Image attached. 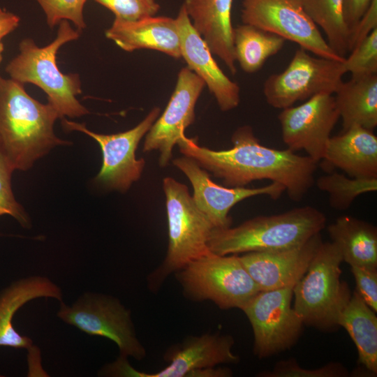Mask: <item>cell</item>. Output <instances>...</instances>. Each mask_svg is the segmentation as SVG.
<instances>
[{"instance_id": "38", "label": "cell", "mask_w": 377, "mask_h": 377, "mask_svg": "<svg viewBox=\"0 0 377 377\" xmlns=\"http://www.w3.org/2000/svg\"><path fill=\"white\" fill-rule=\"evenodd\" d=\"M232 375V372L228 368L209 367L196 370L192 372L189 376L228 377Z\"/></svg>"}, {"instance_id": "9", "label": "cell", "mask_w": 377, "mask_h": 377, "mask_svg": "<svg viewBox=\"0 0 377 377\" xmlns=\"http://www.w3.org/2000/svg\"><path fill=\"white\" fill-rule=\"evenodd\" d=\"M293 286L260 290L241 309L253 329V353L260 359L290 349L304 325L292 306Z\"/></svg>"}, {"instance_id": "36", "label": "cell", "mask_w": 377, "mask_h": 377, "mask_svg": "<svg viewBox=\"0 0 377 377\" xmlns=\"http://www.w3.org/2000/svg\"><path fill=\"white\" fill-rule=\"evenodd\" d=\"M372 0H343V10L346 22L350 31L369 7Z\"/></svg>"}, {"instance_id": "32", "label": "cell", "mask_w": 377, "mask_h": 377, "mask_svg": "<svg viewBox=\"0 0 377 377\" xmlns=\"http://www.w3.org/2000/svg\"><path fill=\"white\" fill-rule=\"evenodd\" d=\"M15 170L0 150V216L8 214L24 228L31 227L30 219L16 200L11 187V177Z\"/></svg>"}, {"instance_id": "33", "label": "cell", "mask_w": 377, "mask_h": 377, "mask_svg": "<svg viewBox=\"0 0 377 377\" xmlns=\"http://www.w3.org/2000/svg\"><path fill=\"white\" fill-rule=\"evenodd\" d=\"M110 10L114 19L137 21L155 16L160 9L156 0H93Z\"/></svg>"}, {"instance_id": "12", "label": "cell", "mask_w": 377, "mask_h": 377, "mask_svg": "<svg viewBox=\"0 0 377 377\" xmlns=\"http://www.w3.org/2000/svg\"><path fill=\"white\" fill-rule=\"evenodd\" d=\"M244 24L274 34L316 56L343 61L296 0H242Z\"/></svg>"}, {"instance_id": "24", "label": "cell", "mask_w": 377, "mask_h": 377, "mask_svg": "<svg viewBox=\"0 0 377 377\" xmlns=\"http://www.w3.org/2000/svg\"><path fill=\"white\" fill-rule=\"evenodd\" d=\"M355 290L341 311L339 327H343L353 341L358 363L372 376L377 374V317Z\"/></svg>"}, {"instance_id": "10", "label": "cell", "mask_w": 377, "mask_h": 377, "mask_svg": "<svg viewBox=\"0 0 377 377\" xmlns=\"http://www.w3.org/2000/svg\"><path fill=\"white\" fill-rule=\"evenodd\" d=\"M58 317L90 336L114 341L120 355L142 360L146 350L137 338L130 311L112 296L87 293L71 306L62 301Z\"/></svg>"}, {"instance_id": "8", "label": "cell", "mask_w": 377, "mask_h": 377, "mask_svg": "<svg viewBox=\"0 0 377 377\" xmlns=\"http://www.w3.org/2000/svg\"><path fill=\"white\" fill-rule=\"evenodd\" d=\"M342 62L314 57L300 47L286 69L264 82L267 104L282 110L318 94H334L345 74Z\"/></svg>"}, {"instance_id": "16", "label": "cell", "mask_w": 377, "mask_h": 377, "mask_svg": "<svg viewBox=\"0 0 377 377\" xmlns=\"http://www.w3.org/2000/svg\"><path fill=\"white\" fill-rule=\"evenodd\" d=\"M322 242L320 232L290 249L249 252L239 258L261 290L294 287L306 272Z\"/></svg>"}, {"instance_id": "21", "label": "cell", "mask_w": 377, "mask_h": 377, "mask_svg": "<svg viewBox=\"0 0 377 377\" xmlns=\"http://www.w3.org/2000/svg\"><path fill=\"white\" fill-rule=\"evenodd\" d=\"M105 36L127 52L150 49L175 59L182 57L177 24L169 17L152 16L132 22L114 19Z\"/></svg>"}, {"instance_id": "5", "label": "cell", "mask_w": 377, "mask_h": 377, "mask_svg": "<svg viewBox=\"0 0 377 377\" xmlns=\"http://www.w3.org/2000/svg\"><path fill=\"white\" fill-rule=\"evenodd\" d=\"M343 262L334 243L322 242L294 286L293 307L304 325L327 332L339 327V313L351 295L348 284L341 281Z\"/></svg>"}, {"instance_id": "34", "label": "cell", "mask_w": 377, "mask_h": 377, "mask_svg": "<svg viewBox=\"0 0 377 377\" xmlns=\"http://www.w3.org/2000/svg\"><path fill=\"white\" fill-rule=\"evenodd\" d=\"M356 290L364 302L377 312V268L351 266Z\"/></svg>"}, {"instance_id": "20", "label": "cell", "mask_w": 377, "mask_h": 377, "mask_svg": "<svg viewBox=\"0 0 377 377\" xmlns=\"http://www.w3.org/2000/svg\"><path fill=\"white\" fill-rule=\"evenodd\" d=\"M233 0H184L182 4L192 26L230 73L237 72L232 42Z\"/></svg>"}, {"instance_id": "6", "label": "cell", "mask_w": 377, "mask_h": 377, "mask_svg": "<svg viewBox=\"0 0 377 377\" xmlns=\"http://www.w3.org/2000/svg\"><path fill=\"white\" fill-rule=\"evenodd\" d=\"M168 223L169 244L161 267L149 276V285L159 286L170 274L210 251L207 242L214 226L196 206L186 185L168 177L163 180Z\"/></svg>"}, {"instance_id": "13", "label": "cell", "mask_w": 377, "mask_h": 377, "mask_svg": "<svg viewBox=\"0 0 377 377\" xmlns=\"http://www.w3.org/2000/svg\"><path fill=\"white\" fill-rule=\"evenodd\" d=\"M339 113L332 94H316L297 106L282 109L278 116L288 149L304 150L317 163L323 159Z\"/></svg>"}, {"instance_id": "29", "label": "cell", "mask_w": 377, "mask_h": 377, "mask_svg": "<svg viewBox=\"0 0 377 377\" xmlns=\"http://www.w3.org/2000/svg\"><path fill=\"white\" fill-rule=\"evenodd\" d=\"M350 52L342 62L345 73L353 77L377 74V28Z\"/></svg>"}, {"instance_id": "22", "label": "cell", "mask_w": 377, "mask_h": 377, "mask_svg": "<svg viewBox=\"0 0 377 377\" xmlns=\"http://www.w3.org/2000/svg\"><path fill=\"white\" fill-rule=\"evenodd\" d=\"M321 161L351 177L377 178V137L371 130L353 126L329 138Z\"/></svg>"}, {"instance_id": "23", "label": "cell", "mask_w": 377, "mask_h": 377, "mask_svg": "<svg viewBox=\"0 0 377 377\" xmlns=\"http://www.w3.org/2000/svg\"><path fill=\"white\" fill-rule=\"evenodd\" d=\"M343 131L360 126L374 131L377 126V74L351 76L334 93Z\"/></svg>"}, {"instance_id": "7", "label": "cell", "mask_w": 377, "mask_h": 377, "mask_svg": "<svg viewBox=\"0 0 377 377\" xmlns=\"http://www.w3.org/2000/svg\"><path fill=\"white\" fill-rule=\"evenodd\" d=\"M177 272L186 297L195 302L211 300L221 309H241L261 290L237 254L210 251Z\"/></svg>"}, {"instance_id": "19", "label": "cell", "mask_w": 377, "mask_h": 377, "mask_svg": "<svg viewBox=\"0 0 377 377\" xmlns=\"http://www.w3.org/2000/svg\"><path fill=\"white\" fill-rule=\"evenodd\" d=\"M234 343L232 336L218 333L189 337L166 351L164 359L169 364L163 369L154 373L135 369L133 376L185 377L201 369L236 364L239 357L232 352Z\"/></svg>"}, {"instance_id": "15", "label": "cell", "mask_w": 377, "mask_h": 377, "mask_svg": "<svg viewBox=\"0 0 377 377\" xmlns=\"http://www.w3.org/2000/svg\"><path fill=\"white\" fill-rule=\"evenodd\" d=\"M172 163L189 179L196 206L209 219L214 228L230 227L232 219L229 212L237 203L263 195L277 200L286 191L285 187L277 182L251 188L220 186L211 179L207 171L195 161L185 156L173 159Z\"/></svg>"}, {"instance_id": "17", "label": "cell", "mask_w": 377, "mask_h": 377, "mask_svg": "<svg viewBox=\"0 0 377 377\" xmlns=\"http://www.w3.org/2000/svg\"><path fill=\"white\" fill-rule=\"evenodd\" d=\"M39 297H51L61 302V290L47 278L34 276L15 281L0 292V346L27 349L29 374H31L42 372L40 350L30 338L16 331L13 319L24 304Z\"/></svg>"}, {"instance_id": "14", "label": "cell", "mask_w": 377, "mask_h": 377, "mask_svg": "<svg viewBox=\"0 0 377 377\" xmlns=\"http://www.w3.org/2000/svg\"><path fill=\"white\" fill-rule=\"evenodd\" d=\"M204 86V81L188 67L179 71L167 107L146 134L144 142L143 151H158L161 167L168 165L174 146L194 122L195 106Z\"/></svg>"}, {"instance_id": "2", "label": "cell", "mask_w": 377, "mask_h": 377, "mask_svg": "<svg viewBox=\"0 0 377 377\" xmlns=\"http://www.w3.org/2000/svg\"><path fill=\"white\" fill-rule=\"evenodd\" d=\"M58 118L51 105L29 96L23 84L0 79V150L15 170L27 171L54 147L71 145L54 133Z\"/></svg>"}, {"instance_id": "31", "label": "cell", "mask_w": 377, "mask_h": 377, "mask_svg": "<svg viewBox=\"0 0 377 377\" xmlns=\"http://www.w3.org/2000/svg\"><path fill=\"white\" fill-rule=\"evenodd\" d=\"M43 9L47 25L54 27L62 20L71 21L81 31L86 27L83 9L87 0H36Z\"/></svg>"}, {"instance_id": "18", "label": "cell", "mask_w": 377, "mask_h": 377, "mask_svg": "<svg viewBox=\"0 0 377 377\" xmlns=\"http://www.w3.org/2000/svg\"><path fill=\"white\" fill-rule=\"evenodd\" d=\"M180 40L181 56L187 67L201 78L215 97L222 111H229L240 102V88L219 68L207 45L192 26L184 6L175 18Z\"/></svg>"}, {"instance_id": "11", "label": "cell", "mask_w": 377, "mask_h": 377, "mask_svg": "<svg viewBox=\"0 0 377 377\" xmlns=\"http://www.w3.org/2000/svg\"><path fill=\"white\" fill-rule=\"evenodd\" d=\"M161 110L154 108L146 117L134 128L114 134H101L90 131L85 124L62 119L61 124L67 131H80L95 140L103 155L101 168L96 177L97 183L121 192L126 191L138 181L145 165L144 158L137 159L135 151L159 116Z\"/></svg>"}, {"instance_id": "30", "label": "cell", "mask_w": 377, "mask_h": 377, "mask_svg": "<svg viewBox=\"0 0 377 377\" xmlns=\"http://www.w3.org/2000/svg\"><path fill=\"white\" fill-rule=\"evenodd\" d=\"M349 371L340 362H330L321 367L309 369L301 367L290 358L276 363L273 369L259 374L262 377H346Z\"/></svg>"}, {"instance_id": "37", "label": "cell", "mask_w": 377, "mask_h": 377, "mask_svg": "<svg viewBox=\"0 0 377 377\" xmlns=\"http://www.w3.org/2000/svg\"><path fill=\"white\" fill-rule=\"evenodd\" d=\"M20 22V18L17 15L0 6V65L4 50L3 39L18 27ZM1 77L0 74V79Z\"/></svg>"}, {"instance_id": "35", "label": "cell", "mask_w": 377, "mask_h": 377, "mask_svg": "<svg viewBox=\"0 0 377 377\" xmlns=\"http://www.w3.org/2000/svg\"><path fill=\"white\" fill-rule=\"evenodd\" d=\"M376 28L377 0H372L369 7L351 31L349 52Z\"/></svg>"}, {"instance_id": "4", "label": "cell", "mask_w": 377, "mask_h": 377, "mask_svg": "<svg viewBox=\"0 0 377 377\" xmlns=\"http://www.w3.org/2000/svg\"><path fill=\"white\" fill-rule=\"evenodd\" d=\"M80 32L67 20L59 24L56 38L48 45L38 47L31 38L19 44V53L5 68L10 78L23 84L31 83L47 95V103L61 119L75 118L89 113L77 100L82 93L81 80L75 73L64 74L57 64V54L64 44L77 40Z\"/></svg>"}, {"instance_id": "1", "label": "cell", "mask_w": 377, "mask_h": 377, "mask_svg": "<svg viewBox=\"0 0 377 377\" xmlns=\"http://www.w3.org/2000/svg\"><path fill=\"white\" fill-rule=\"evenodd\" d=\"M232 147L216 151L198 145L185 135L177 145L180 152L203 169L221 179L226 186L243 187L255 180L282 184L290 200L300 201L315 183L318 163L308 156L263 145L251 126L237 128L231 137Z\"/></svg>"}, {"instance_id": "27", "label": "cell", "mask_w": 377, "mask_h": 377, "mask_svg": "<svg viewBox=\"0 0 377 377\" xmlns=\"http://www.w3.org/2000/svg\"><path fill=\"white\" fill-rule=\"evenodd\" d=\"M306 14L324 31L327 43L339 57L349 52L350 31L346 22L343 0H296Z\"/></svg>"}, {"instance_id": "28", "label": "cell", "mask_w": 377, "mask_h": 377, "mask_svg": "<svg viewBox=\"0 0 377 377\" xmlns=\"http://www.w3.org/2000/svg\"><path fill=\"white\" fill-rule=\"evenodd\" d=\"M316 185L319 190L328 193L332 208L344 210L357 196L376 191L377 178L347 177L343 174L334 172L318 177Z\"/></svg>"}, {"instance_id": "25", "label": "cell", "mask_w": 377, "mask_h": 377, "mask_svg": "<svg viewBox=\"0 0 377 377\" xmlns=\"http://www.w3.org/2000/svg\"><path fill=\"white\" fill-rule=\"evenodd\" d=\"M327 232L343 261L351 266L377 268V228L350 216H341L328 226Z\"/></svg>"}, {"instance_id": "26", "label": "cell", "mask_w": 377, "mask_h": 377, "mask_svg": "<svg viewBox=\"0 0 377 377\" xmlns=\"http://www.w3.org/2000/svg\"><path fill=\"white\" fill-rule=\"evenodd\" d=\"M286 40L253 25L233 27L232 42L235 60L246 73L258 71L271 57L284 46Z\"/></svg>"}, {"instance_id": "3", "label": "cell", "mask_w": 377, "mask_h": 377, "mask_svg": "<svg viewBox=\"0 0 377 377\" xmlns=\"http://www.w3.org/2000/svg\"><path fill=\"white\" fill-rule=\"evenodd\" d=\"M326 220L322 212L309 205L258 216L234 228L213 229L207 246L221 256L290 249L320 233Z\"/></svg>"}]
</instances>
